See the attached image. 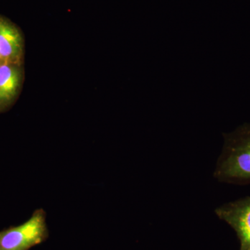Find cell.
<instances>
[{
  "mask_svg": "<svg viewBox=\"0 0 250 250\" xmlns=\"http://www.w3.org/2000/svg\"><path fill=\"white\" fill-rule=\"evenodd\" d=\"M213 176L223 183L250 184V123L225 135Z\"/></svg>",
  "mask_w": 250,
  "mask_h": 250,
  "instance_id": "cell-1",
  "label": "cell"
},
{
  "mask_svg": "<svg viewBox=\"0 0 250 250\" xmlns=\"http://www.w3.org/2000/svg\"><path fill=\"white\" fill-rule=\"evenodd\" d=\"M47 237L45 212L40 208L25 223L0 231V250H29Z\"/></svg>",
  "mask_w": 250,
  "mask_h": 250,
  "instance_id": "cell-2",
  "label": "cell"
},
{
  "mask_svg": "<svg viewBox=\"0 0 250 250\" xmlns=\"http://www.w3.org/2000/svg\"><path fill=\"white\" fill-rule=\"evenodd\" d=\"M215 213L236 233L239 250H250V196L224 204Z\"/></svg>",
  "mask_w": 250,
  "mask_h": 250,
  "instance_id": "cell-3",
  "label": "cell"
},
{
  "mask_svg": "<svg viewBox=\"0 0 250 250\" xmlns=\"http://www.w3.org/2000/svg\"><path fill=\"white\" fill-rule=\"evenodd\" d=\"M22 37L17 28L0 18V55L2 60L16 64L22 55Z\"/></svg>",
  "mask_w": 250,
  "mask_h": 250,
  "instance_id": "cell-4",
  "label": "cell"
},
{
  "mask_svg": "<svg viewBox=\"0 0 250 250\" xmlns=\"http://www.w3.org/2000/svg\"><path fill=\"white\" fill-rule=\"evenodd\" d=\"M20 81V71L15 64L5 62L0 65V105L7 104L15 98Z\"/></svg>",
  "mask_w": 250,
  "mask_h": 250,
  "instance_id": "cell-5",
  "label": "cell"
},
{
  "mask_svg": "<svg viewBox=\"0 0 250 250\" xmlns=\"http://www.w3.org/2000/svg\"><path fill=\"white\" fill-rule=\"evenodd\" d=\"M0 60H2V58H1V55H0Z\"/></svg>",
  "mask_w": 250,
  "mask_h": 250,
  "instance_id": "cell-6",
  "label": "cell"
}]
</instances>
